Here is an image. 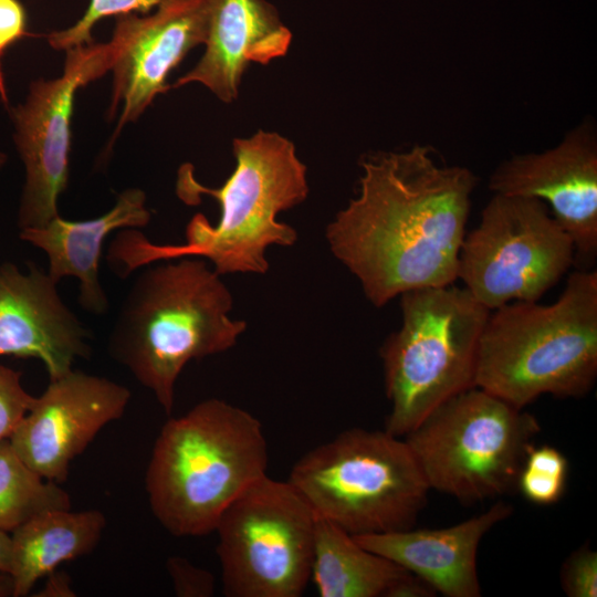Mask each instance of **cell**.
Here are the masks:
<instances>
[{"instance_id":"obj_7","label":"cell","mask_w":597,"mask_h":597,"mask_svg":"<svg viewBox=\"0 0 597 597\" xmlns=\"http://www.w3.org/2000/svg\"><path fill=\"white\" fill-rule=\"evenodd\" d=\"M287 482L316 516L353 536L412 527L430 490L404 438L362 428L307 451Z\"/></svg>"},{"instance_id":"obj_4","label":"cell","mask_w":597,"mask_h":597,"mask_svg":"<svg viewBox=\"0 0 597 597\" xmlns=\"http://www.w3.org/2000/svg\"><path fill=\"white\" fill-rule=\"evenodd\" d=\"M266 468L259 419L222 399L202 400L168 419L154 443L145 474L150 510L175 536L207 535Z\"/></svg>"},{"instance_id":"obj_28","label":"cell","mask_w":597,"mask_h":597,"mask_svg":"<svg viewBox=\"0 0 597 597\" xmlns=\"http://www.w3.org/2000/svg\"><path fill=\"white\" fill-rule=\"evenodd\" d=\"M48 582L43 590L39 596H74L73 590L71 589L67 577L63 573H51L48 575Z\"/></svg>"},{"instance_id":"obj_2","label":"cell","mask_w":597,"mask_h":597,"mask_svg":"<svg viewBox=\"0 0 597 597\" xmlns=\"http://www.w3.org/2000/svg\"><path fill=\"white\" fill-rule=\"evenodd\" d=\"M233 154L235 168L219 188L201 185L189 164L178 170L176 193L182 202L195 206L202 196L219 202L216 226L202 213L195 214L182 245L154 244L137 229H124L113 239L106 256L114 272L126 276L150 263L202 256L219 275L266 273V249L291 247L297 240L296 231L276 217L306 199V167L293 143L271 132L235 138Z\"/></svg>"},{"instance_id":"obj_9","label":"cell","mask_w":597,"mask_h":597,"mask_svg":"<svg viewBox=\"0 0 597 597\" xmlns=\"http://www.w3.org/2000/svg\"><path fill=\"white\" fill-rule=\"evenodd\" d=\"M316 515L286 481L264 475L214 531L228 597H300L312 575Z\"/></svg>"},{"instance_id":"obj_31","label":"cell","mask_w":597,"mask_h":597,"mask_svg":"<svg viewBox=\"0 0 597 597\" xmlns=\"http://www.w3.org/2000/svg\"><path fill=\"white\" fill-rule=\"evenodd\" d=\"M7 159H8L7 154L0 151V169L6 165Z\"/></svg>"},{"instance_id":"obj_22","label":"cell","mask_w":597,"mask_h":597,"mask_svg":"<svg viewBox=\"0 0 597 597\" xmlns=\"http://www.w3.org/2000/svg\"><path fill=\"white\" fill-rule=\"evenodd\" d=\"M568 476L566 457L552 446L533 447L524 461L516 488L537 505L557 503L565 493Z\"/></svg>"},{"instance_id":"obj_10","label":"cell","mask_w":597,"mask_h":597,"mask_svg":"<svg viewBox=\"0 0 597 597\" xmlns=\"http://www.w3.org/2000/svg\"><path fill=\"white\" fill-rule=\"evenodd\" d=\"M574 244L537 199L493 193L462 241L457 277L490 311L538 301L574 266Z\"/></svg>"},{"instance_id":"obj_15","label":"cell","mask_w":597,"mask_h":597,"mask_svg":"<svg viewBox=\"0 0 597 597\" xmlns=\"http://www.w3.org/2000/svg\"><path fill=\"white\" fill-rule=\"evenodd\" d=\"M0 264V356L36 358L50 380L91 355V332L63 302L57 283L33 262Z\"/></svg>"},{"instance_id":"obj_19","label":"cell","mask_w":597,"mask_h":597,"mask_svg":"<svg viewBox=\"0 0 597 597\" xmlns=\"http://www.w3.org/2000/svg\"><path fill=\"white\" fill-rule=\"evenodd\" d=\"M105 525V515L98 510L71 509L48 510L21 524L11 532L12 596H27L40 578L55 572L60 564L91 553Z\"/></svg>"},{"instance_id":"obj_12","label":"cell","mask_w":597,"mask_h":597,"mask_svg":"<svg viewBox=\"0 0 597 597\" xmlns=\"http://www.w3.org/2000/svg\"><path fill=\"white\" fill-rule=\"evenodd\" d=\"M493 193L543 201L574 244L577 270L597 258V135L591 119L542 153L512 156L492 172Z\"/></svg>"},{"instance_id":"obj_13","label":"cell","mask_w":597,"mask_h":597,"mask_svg":"<svg viewBox=\"0 0 597 597\" xmlns=\"http://www.w3.org/2000/svg\"><path fill=\"white\" fill-rule=\"evenodd\" d=\"M211 0H165L153 14L121 15L114 29L113 88L108 117L119 105L118 124L106 156L128 123L135 122L159 94L171 87L169 73L187 53L205 44Z\"/></svg>"},{"instance_id":"obj_14","label":"cell","mask_w":597,"mask_h":597,"mask_svg":"<svg viewBox=\"0 0 597 597\" xmlns=\"http://www.w3.org/2000/svg\"><path fill=\"white\" fill-rule=\"evenodd\" d=\"M130 397L124 385L72 369L50 380L9 441L30 469L61 484L74 458L124 415Z\"/></svg>"},{"instance_id":"obj_1","label":"cell","mask_w":597,"mask_h":597,"mask_svg":"<svg viewBox=\"0 0 597 597\" xmlns=\"http://www.w3.org/2000/svg\"><path fill=\"white\" fill-rule=\"evenodd\" d=\"M432 154L416 145L364 157L357 197L326 228L332 253L376 307L458 280L478 178L467 167L438 164Z\"/></svg>"},{"instance_id":"obj_6","label":"cell","mask_w":597,"mask_h":597,"mask_svg":"<svg viewBox=\"0 0 597 597\" xmlns=\"http://www.w3.org/2000/svg\"><path fill=\"white\" fill-rule=\"evenodd\" d=\"M401 325L380 347L390 402L385 430L404 438L430 411L474 387L490 310L454 284L400 295Z\"/></svg>"},{"instance_id":"obj_20","label":"cell","mask_w":597,"mask_h":597,"mask_svg":"<svg viewBox=\"0 0 597 597\" xmlns=\"http://www.w3.org/2000/svg\"><path fill=\"white\" fill-rule=\"evenodd\" d=\"M408 570L316 516L312 575L321 597H388Z\"/></svg>"},{"instance_id":"obj_26","label":"cell","mask_w":597,"mask_h":597,"mask_svg":"<svg viewBox=\"0 0 597 597\" xmlns=\"http://www.w3.org/2000/svg\"><path fill=\"white\" fill-rule=\"evenodd\" d=\"M166 568L172 583L175 595L178 597H210L214 593L213 575L191 564L181 556H170Z\"/></svg>"},{"instance_id":"obj_18","label":"cell","mask_w":597,"mask_h":597,"mask_svg":"<svg viewBox=\"0 0 597 597\" xmlns=\"http://www.w3.org/2000/svg\"><path fill=\"white\" fill-rule=\"evenodd\" d=\"M150 217L146 193L128 188L118 195L112 209L97 218L72 221L59 214L41 228L21 229L19 237L45 253L48 273L56 283L65 276L78 280V303L83 310L103 315L108 310L98 276L104 242L115 230L147 226Z\"/></svg>"},{"instance_id":"obj_11","label":"cell","mask_w":597,"mask_h":597,"mask_svg":"<svg viewBox=\"0 0 597 597\" xmlns=\"http://www.w3.org/2000/svg\"><path fill=\"white\" fill-rule=\"evenodd\" d=\"M65 54L61 76L33 81L24 102L8 109L13 142L25 169L18 211L20 230L41 228L59 216V197L69 182L75 94L111 71L114 62L111 42L70 48Z\"/></svg>"},{"instance_id":"obj_3","label":"cell","mask_w":597,"mask_h":597,"mask_svg":"<svg viewBox=\"0 0 597 597\" xmlns=\"http://www.w3.org/2000/svg\"><path fill=\"white\" fill-rule=\"evenodd\" d=\"M232 295L203 260L148 266L130 284L108 336V353L169 415L175 386L191 359L235 345L247 323L232 320Z\"/></svg>"},{"instance_id":"obj_16","label":"cell","mask_w":597,"mask_h":597,"mask_svg":"<svg viewBox=\"0 0 597 597\" xmlns=\"http://www.w3.org/2000/svg\"><path fill=\"white\" fill-rule=\"evenodd\" d=\"M513 512L498 501L486 511L443 528H405L354 536L366 549L397 564L447 597H479L476 556L483 536Z\"/></svg>"},{"instance_id":"obj_8","label":"cell","mask_w":597,"mask_h":597,"mask_svg":"<svg viewBox=\"0 0 597 597\" xmlns=\"http://www.w3.org/2000/svg\"><path fill=\"white\" fill-rule=\"evenodd\" d=\"M537 419L476 386L430 411L404 439L429 485L464 503L516 489Z\"/></svg>"},{"instance_id":"obj_21","label":"cell","mask_w":597,"mask_h":597,"mask_svg":"<svg viewBox=\"0 0 597 597\" xmlns=\"http://www.w3.org/2000/svg\"><path fill=\"white\" fill-rule=\"evenodd\" d=\"M54 509H71L69 493L30 469L9 439L0 440V530L11 533L35 514Z\"/></svg>"},{"instance_id":"obj_17","label":"cell","mask_w":597,"mask_h":597,"mask_svg":"<svg viewBox=\"0 0 597 597\" xmlns=\"http://www.w3.org/2000/svg\"><path fill=\"white\" fill-rule=\"evenodd\" d=\"M291 41V31L265 0H211L205 53L172 87L200 83L231 103L247 66L284 56Z\"/></svg>"},{"instance_id":"obj_23","label":"cell","mask_w":597,"mask_h":597,"mask_svg":"<svg viewBox=\"0 0 597 597\" xmlns=\"http://www.w3.org/2000/svg\"><path fill=\"white\" fill-rule=\"evenodd\" d=\"M165 0H91L83 17L72 27L51 32L49 44L55 50H67L74 46L94 43L92 29L103 18L109 15H127L148 13L158 8Z\"/></svg>"},{"instance_id":"obj_30","label":"cell","mask_w":597,"mask_h":597,"mask_svg":"<svg viewBox=\"0 0 597 597\" xmlns=\"http://www.w3.org/2000/svg\"><path fill=\"white\" fill-rule=\"evenodd\" d=\"M13 584L9 574L0 573V597L12 596Z\"/></svg>"},{"instance_id":"obj_29","label":"cell","mask_w":597,"mask_h":597,"mask_svg":"<svg viewBox=\"0 0 597 597\" xmlns=\"http://www.w3.org/2000/svg\"><path fill=\"white\" fill-rule=\"evenodd\" d=\"M12 564V538L9 532L0 530V573L9 574Z\"/></svg>"},{"instance_id":"obj_25","label":"cell","mask_w":597,"mask_h":597,"mask_svg":"<svg viewBox=\"0 0 597 597\" xmlns=\"http://www.w3.org/2000/svg\"><path fill=\"white\" fill-rule=\"evenodd\" d=\"M561 583L569 597H596L597 553L588 545L574 551L562 567Z\"/></svg>"},{"instance_id":"obj_5","label":"cell","mask_w":597,"mask_h":597,"mask_svg":"<svg viewBox=\"0 0 597 597\" xmlns=\"http://www.w3.org/2000/svg\"><path fill=\"white\" fill-rule=\"evenodd\" d=\"M597 377V272H572L552 304L516 301L490 312L474 386L524 409L543 395L580 398Z\"/></svg>"},{"instance_id":"obj_24","label":"cell","mask_w":597,"mask_h":597,"mask_svg":"<svg viewBox=\"0 0 597 597\" xmlns=\"http://www.w3.org/2000/svg\"><path fill=\"white\" fill-rule=\"evenodd\" d=\"M21 371L0 365V440L9 439L35 397L21 383Z\"/></svg>"},{"instance_id":"obj_27","label":"cell","mask_w":597,"mask_h":597,"mask_svg":"<svg viewBox=\"0 0 597 597\" xmlns=\"http://www.w3.org/2000/svg\"><path fill=\"white\" fill-rule=\"evenodd\" d=\"M27 31V13L19 0H0V100L9 109V100L2 70V57L7 50L23 36Z\"/></svg>"}]
</instances>
